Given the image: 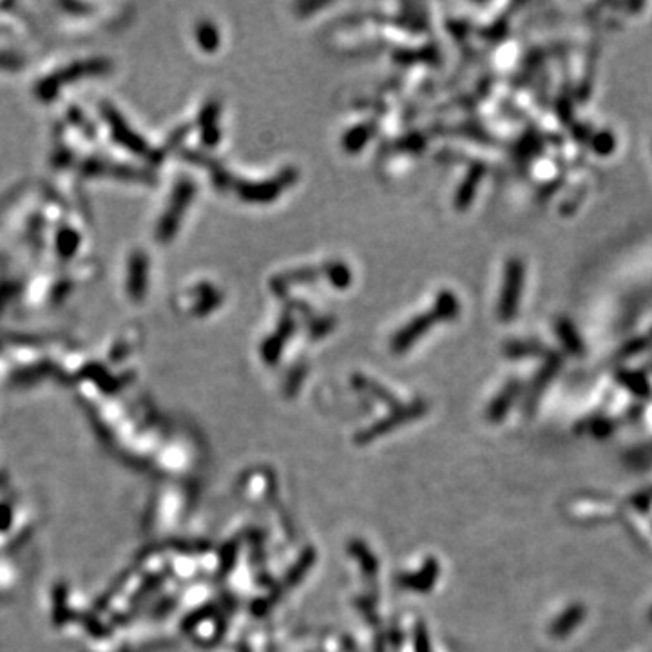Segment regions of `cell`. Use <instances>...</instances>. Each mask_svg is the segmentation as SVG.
I'll use <instances>...</instances> for the list:
<instances>
[{"instance_id": "obj_1", "label": "cell", "mask_w": 652, "mask_h": 652, "mask_svg": "<svg viewBox=\"0 0 652 652\" xmlns=\"http://www.w3.org/2000/svg\"><path fill=\"white\" fill-rule=\"evenodd\" d=\"M461 312V303L457 295L450 290H442L435 299L433 307L421 315H415L408 325H404L401 330L391 339V352L394 354H404L410 350L417 339H421L431 326L442 321H453Z\"/></svg>"}, {"instance_id": "obj_2", "label": "cell", "mask_w": 652, "mask_h": 652, "mask_svg": "<svg viewBox=\"0 0 652 652\" xmlns=\"http://www.w3.org/2000/svg\"><path fill=\"white\" fill-rule=\"evenodd\" d=\"M525 265L520 258H509L504 267L500 295H498L497 314L502 322H511L518 314L520 299L524 294Z\"/></svg>"}, {"instance_id": "obj_3", "label": "cell", "mask_w": 652, "mask_h": 652, "mask_svg": "<svg viewBox=\"0 0 652 652\" xmlns=\"http://www.w3.org/2000/svg\"><path fill=\"white\" fill-rule=\"evenodd\" d=\"M298 182V171L292 167H287L285 171L279 172L278 176L265 182H243V179L236 178L232 191L245 201L251 203H268L274 201L275 198L281 196V192L285 189H288L290 185Z\"/></svg>"}, {"instance_id": "obj_4", "label": "cell", "mask_w": 652, "mask_h": 652, "mask_svg": "<svg viewBox=\"0 0 652 652\" xmlns=\"http://www.w3.org/2000/svg\"><path fill=\"white\" fill-rule=\"evenodd\" d=\"M426 411H428V404H426L424 401H415L411 402V404L397 406V408H394V411H391L390 415H386L382 421L375 422L374 426L366 428L364 431H359V433L355 435V442H357V444H368V442L375 441L377 437L386 435L388 431L397 430L399 426L408 424V422L422 417Z\"/></svg>"}, {"instance_id": "obj_5", "label": "cell", "mask_w": 652, "mask_h": 652, "mask_svg": "<svg viewBox=\"0 0 652 652\" xmlns=\"http://www.w3.org/2000/svg\"><path fill=\"white\" fill-rule=\"evenodd\" d=\"M560 366H562V355L558 354V352H547V354H545L544 362H542V366L538 368L537 375H535V379L531 381V384H529V391H527V395H525V410L527 411L535 410V406H537V402L540 401V397L544 395V391L549 386V382L553 381L554 375L558 374Z\"/></svg>"}, {"instance_id": "obj_6", "label": "cell", "mask_w": 652, "mask_h": 652, "mask_svg": "<svg viewBox=\"0 0 652 652\" xmlns=\"http://www.w3.org/2000/svg\"><path fill=\"white\" fill-rule=\"evenodd\" d=\"M295 328H298V325H295L294 315H292L290 312H285V314L281 315V321H279V325H278V328H275L274 334H272L270 337L265 339V342H263V346H261L263 361L270 366L275 364V362L279 361V357H281L283 350H285V345H287V341L292 337V335H294Z\"/></svg>"}, {"instance_id": "obj_7", "label": "cell", "mask_w": 652, "mask_h": 652, "mask_svg": "<svg viewBox=\"0 0 652 652\" xmlns=\"http://www.w3.org/2000/svg\"><path fill=\"white\" fill-rule=\"evenodd\" d=\"M438 573H441V565L437 558H428L417 573L401 577L399 584L414 593H430L437 584Z\"/></svg>"}, {"instance_id": "obj_8", "label": "cell", "mask_w": 652, "mask_h": 652, "mask_svg": "<svg viewBox=\"0 0 652 652\" xmlns=\"http://www.w3.org/2000/svg\"><path fill=\"white\" fill-rule=\"evenodd\" d=\"M319 278H325V270L322 267H303L295 268V270L281 274L278 278H274L270 281V288L275 295H285L290 287L295 285H305V283H314Z\"/></svg>"}, {"instance_id": "obj_9", "label": "cell", "mask_w": 652, "mask_h": 652, "mask_svg": "<svg viewBox=\"0 0 652 652\" xmlns=\"http://www.w3.org/2000/svg\"><path fill=\"white\" fill-rule=\"evenodd\" d=\"M520 388H522L520 381H517V379H511V381H509L508 384L502 388L500 394H498L493 401L489 402V406H488L485 417H488L489 422H495V424H497V422H500L502 419L509 414L511 406L515 404L518 394H520Z\"/></svg>"}, {"instance_id": "obj_10", "label": "cell", "mask_w": 652, "mask_h": 652, "mask_svg": "<svg viewBox=\"0 0 652 652\" xmlns=\"http://www.w3.org/2000/svg\"><path fill=\"white\" fill-rule=\"evenodd\" d=\"M585 616H587V609H585L584 604L569 605L564 613L553 621V625L549 627V634L557 638V640H562V638L573 633L574 629L580 627L584 624Z\"/></svg>"}, {"instance_id": "obj_11", "label": "cell", "mask_w": 652, "mask_h": 652, "mask_svg": "<svg viewBox=\"0 0 652 652\" xmlns=\"http://www.w3.org/2000/svg\"><path fill=\"white\" fill-rule=\"evenodd\" d=\"M485 176V165L482 162H475L471 163V167L468 169V174L466 178L462 179L461 187H458L457 196H455V205H457L458 211H464V209L470 207V203L473 201L475 192L478 189V183L484 179Z\"/></svg>"}, {"instance_id": "obj_12", "label": "cell", "mask_w": 652, "mask_h": 652, "mask_svg": "<svg viewBox=\"0 0 652 652\" xmlns=\"http://www.w3.org/2000/svg\"><path fill=\"white\" fill-rule=\"evenodd\" d=\"M554 332H557L558 341H560V345L564 346V350L567 352V354L577 355V357L585 355V342L571 319L558 317L557 321H554Z\"/></svg>"}, {"instance_id": "obj_13", "label": "cell", "mask_w": 652, "mask_h": 652, "mask_svg": "<svg viewBox=\"0 0 652 652\" xmlns=\"http://www.w3.org/2000/svg\"><path fill=\"white\" fill-rule=\"evenodd\" d=\"M504 355L511 359H522V357H538V355H545L547 350L540 341L535 339H515L504 345Z\"/></svg>"}, {"instance_id": "obj_14", "label": "cell", "mask_w": 652, "mask_h": 652, "mask_svg": "<svg viewBox=\"0 0 652 652\" xmlns=\"http://www.w3.org/2000/svg\"><path fill=\"white\" fill-rule=\"evenodd\" d=\"M350 553H352V557L359 562V565H361V569H362V573H364L366 577L368 578L377 577L379 560H377V557L372 553L370 547H368L364 542L354 538V540L350 542Z\"/></svg>"}, {"instance_id": "obj_15", "label": "cell", "mask_w": 652, "mask_h": 652, "mask_svg": "<svg viewBox=\"0 0 652 652\" xmlns=\"http://www.w3.org/2000/svg\"><path fill=\"white\" fill-rule=\"evenodd\" d=\"M618 382L621 386H625L627 390H631V394H634L640 399H648L652 395L651 382L647 381L643 374L640 372H631V370H621L616 375Z\"/></svg>"}, {"instance_id": "obj_16", "label": "cell", "mask_w": 652, "mask_h": 652, "mask_svg": "<svg viewBox=\"0 0 652 652\" xmlns=\"http://www.w3.org/2000/svg\"><path fill=\"white\" fill-rule=\"evenodd\" d=\"M375 132V122H364L359 124L352 129L350 132H346L342 138V147L346 152H357L361 151L366 145V142L372 138V135Z\"/></svg>"}, {"instance_id": "obj_17", "label": "cell", "mask_w": 652, "mask_h": 652, "mask_svg": "<svg viewBox=\"0 0 652 652\" xmlns=\"http://www.w3.org/2000/svg\"><path fill=\"white\" fill-rule=\"evenodd\" d=\"M352 384H354L357 390H362V391H366V394H370L372 397L379 399V401L384 402V404H388V406H391V408H397V406H401L399 404L397 397H395L391 391H388L386 388H382L381 384H377V382L372 381V379L364 377V375H355V377L352 379Z\"/></svg>"}, {"instance_id": "obj_18", "label": "cell", "mask_w": 652, "mask_h": 652, "mask_svg": "<svg viewBox=\"0 0 652 652\" xmlns=\"http://www.w3.org/2000/svg\"><path fill=\"white\" fill-rule=\"evenodd\" d=\"M314 562H315V551L312 547H308L307 551H305V553L298 558V562L292 565L290 571L287 573V577H285V587H290V589L295 587V585H298L299 582L305 578V574L310 571L312 565H314Z\"/></svg>"}, {"instance_id": "obj_19", "label": "cell", "mask_w": 652, "mask_h": 652, "mask_svg": "<svg viewBox=\"0 0 652 652\" xmlns=\"http://www.w3.org/2000/svg\"><path fill=\"white\" fill-rule=\"evenodd\" d=\"M325 270V279H328L332 287L335 288H346L352 285V270L348 265L341 261H330L322 265Z\"/></svg>"}, {"instance_id": "obj_20", "label": "cell", "mask_w": 652, "mask_h": 652, "mask_svg": "<svg viewBox=\"0 0 652 652\" xmlns=\"http://www.w3.org/2000/svg\"><path fill=\"white\" fill-rule=\"evenodd\" d=\"M591 151L598 156H611L616 151V136L609 129H600V131L593 132L591 140H589Z\"/></svg>"}, {"instance_id": "obj_21", "label": "cell", "mask_w": 652, "mask_h": 652, "mask_svg": "<svg viewBox=\"0 0 652 652\" xmlns=\"http://www.w3.org/2000/svg\"><path fill=\"white\" fill-rule=\"evenodd\" d=\"M203 120L205 122V140L209 144L214 145L219 142V127H218V118H219V105L218 104H209L205 112H203Z\"/></svg>"}, {"instance_id": "obj_22", "label": "cell", "mask_w": 652, "mask_h": 652, "mask_svg": "<svg viewBox=\"0 0 652 652\" xmlns=\"http://www.w3.org/2000/svg\"><path fill=\"white\" fill-rule=\"evenodd\" d=\"M238 542H228V544L223 545L221 553H219V565H221L219 574H221V577L228 574L232 569H234L236 560H238Z\"/></svg>"}, {"instance_id": "obj_23", "label": "cell", "mask_w": 652, "mask_h": 652, "mask_svg": "<svg viewBox=\"0 0 652 652\" xmlns=\"http://www.w3.org/2000/svg\"><path fill=\"white\" fill-rule=\"evenodd\" d=\"M335 326V321L332 317H312L308 321V330H310L312 339H319L326 335Z\"/></svg>"}, {"instance_id": "obj_24", "label": "cell", "mask_w": 652, "mask_h": 652, "mask_svg": "<svg viewBox=\"0 0 652 652\" xmlns=\"http://www.w3.org/2000/svg\"><path fill=\"white\" fill-rule=\"evenodd\" d=\"M414 648L415 652H431L430 634H428V629H426L424 621H419V624L415 625Z\"/></svg>"}, {"instance_id": "obj_25", "label": "cell", "mask_w": 652, "mask_h": 652, "mask_svg": "<svg viewBox=\"0 0 652 652\" xmlns=\"http://www.w3.org/2000/svg\"><path fill=\"white\" fill-rule=\"evenodd\" d=\"M199 42H201V46L207 49V51H212V49H216L219 46V35L216 33V29L212 28L211 24H205L199 29Z\"/></svg>"}, {"instance_id": "obj_26", "label": "cell", "mask_w": 652, "mask_h": 652, "mask_svg": "<svg viewBox=\"0 0 652 652\" xmlns=\"http://www.w3.org/2000/svg\"><path fill=\"white\" fill-rule=\"evenodd\" d=\"M307 370L303 368V366H298L292 374H288L287 382H285V394L290 397V395H295V391L299 390V386H301L303 377H305Z\"/></svg>"}, {"instance_id": "obj_27", "label": "cell", "mask_w": 652, "mask_h": 652, "mask_svg": "<svg viewBox=\"0 0 652 652\" xmlns=\"http://www.w3.org/2000/svg\"><path fill=\"white\" fill-rule=\"evenodd\" d=\"M648 348V339H645V337H638V339H633V341H629L627 345L624 346V348H621V355H636V354H641V352H645Z\"/></svg>"}, {"instance_id": "obj_28", "label": "cell", "mask_w": 652, "mask_h": 652, "mask_svg": "<svg viewBox=\"0 0 652 652\" xmlns=\"http://www.w3.org/2000/svg\"><path fill=\"white\" fill-rule=\"evenodd\" d=\"M211 614H212V607L201 609V611H198V613H196V614H192V616H189L187 620H185V625H183V627H185V629L196 627V625H198L199 621L205 620V618H209V616H211Z\"/></svg>"}, {"instance_id": "obj_29", "label": "cell", "mask_w": 652, "mask_h": 652, "mask_svg": "<svg viewBox=\"0 0 652 652\" xmlns=\"http://www.w3.org/2000/svg\"><path fill=\"white\" fill-rule=\"evenodd\" d=\"M648 621H651V624H652V611H651V613H648Z\"/></svg>"}, {"instance_id": "obj_30", "label": "cell", "mask_w": 652, "mask_h": 652, "mask_svg": "<svg viewBox=\"0 0 652 652\" xmlns=\"http://www.w3.org/2000/svg\"><path fill=\"white\" fill-rule=\"evenodd\" d=\"M241 652H251V651H248V648H245V647H243V651H241Z\"/></svg>"}, {"instance_id": "obj_31", "label": "cell", "mask_w": 652, "mask_h": 652, "mask_svg": "<svg viewBox=\"0 0 652 652\" xmlns=\"http://www.w3.org/2000/svg\"><path fill=\"white\" fill-rule=\"evenodd\" d=\"M651 339H652V330H651Z\"/></svg>"}]
</instances>
